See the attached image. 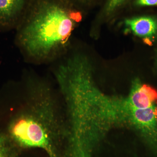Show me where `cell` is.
<instances>
[{
  "mask_svg": "<svg viewBox=\"0 0 157 157\" xmlns=\"http://www.w3.org/2000/svg\"><path fill=\"white\" fill-rule=\"evenodd\" d=\"M78 21L59 2L40 1L16 27L17 46L31 63L55 61L63 55Z\"/></svg>",
  "mask_w": 157,
  "mask_h": 157,
  "instance_id": "1",
  "label": "cell"
},
{
  "mask_svg": "<svg viewBox=\"0 0 157 157\" xmlns=\"http://www.w3.org/2000/svg\"><path fill=\"white\" fill-rule=\"evenodd\" d=\"M30 99L23 107L12 102L0 103V133L12 143L27 147H42L50 152L49 141L52 134L59 132L54 119L52 90L49 86L44 99L38 97L37 78L26 81Z\"/></svg>",
  "mask_w": 157,
  "mask_h": 157,
  "instance_id": "2",
  "label": "cell"
},
{
  "mask_svg": "<svg viewBox=\"0 0 157 157\" xmlns=\"http://www.w3.org/2000/svg\"><path fill=\"white\" fill-rule=\"evenodd\" d=\"M136 109L149 108L157 101V90L148 85L136 79L132 83L129 95Z\"/></svg>",
  "mask_w": 157,
  "mask_h": 157,
  "instance_id": "3",
  "label": "cell"
},
{
  "mask_svg": "<svg viewBox=\"0 0 157 157\" xmlns=\"http://www.w3.org/2000/svg\"><path fill=\"white\" fill-rule=\"evenodd\" d=\"M124 24L128 30L144 39L150 40L157 35V21L153 17L128 18L125 21Z\"/></svg>",
  "mask_w": 157,
  "mask_h": 157,
  "instance_id": "4",
  "label": "cell"
},
{
  "mask_svg": "<svg viewBox=\"0 0 157 157\" xmlns=\"http://www.w3.org/2000/svg\"><path fill=\"white\" fill-rule=\"evenodd\" d=\"M25 0H0V27H17Z\"/></svg>",
  "mask_w": 157,
  "mask_h": 157,
  "instance_id": "5",
  "label": "cell"
},
{
  "mask_svg": "<svg viewBox=\"0 0 157 157\" xmlns=\"http://www.w3.org/2000/svg\"><path fill=\"white\" fill-rule=\"evenodd\" d=\"M14 144L0 133V157H14Z\"/></svg>",
  "mask_w": 157,
  "mask_h": 157,
  "instance_id": "6",
  "label": "cell"
},
{
  "mask_svg": "<svg viewBox=\"0 0 157 157\" xmlns=\"http://www.w3.org/2000/svg\"><path fill=\"white\" fill-rule=\"evenodd\" d=\"M126 1V0H109L106 7L107 12L110 13L114 11Z\"/></svg>",
  "mask_w": 157,
  "mask_h": 157,
  "instance_id": "7",
  "label": "cell"
},
{
  "mask_svg": "<svg viewBox=\"0 0 157 157\" xmlns=\"http://www.w3.org/2000/svg\"><path fill=\"white\" fill-rule=\"evenodd\" d=\"M136 5L140 6H157V0H137Z\"/></svg>",
  "mask_w": 157,
  "mask_h": 157,
  "instance_id": "8",
  "label": "cell"
}]
</instances>
